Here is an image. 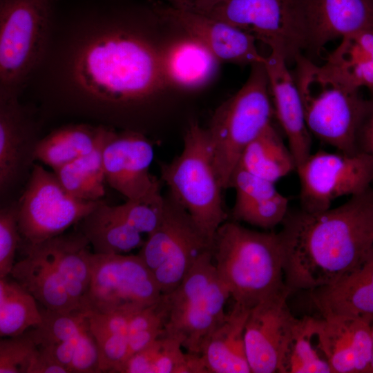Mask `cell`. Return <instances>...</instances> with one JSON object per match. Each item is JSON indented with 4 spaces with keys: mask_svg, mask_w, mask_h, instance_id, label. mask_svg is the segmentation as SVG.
<instances>
[{
    "mask_svg": "<svg viewBox=\"0 0 373 373\" xmlns=\"http://www.w3.org/2000/svg\"><path fill=\"white\" fill-rule=\"evenodd\" d=\"M165 196L161 193V182L139 198L128 199L113 206L115 213L141 233H152L163 216Z\"/></svg>",
    "mask_w": 373,
    "mask_h": 373,
    "instance_id": "cell-34",
    "label": "cell"
},
{
    "mask_svg": "<svg viewBox=\"0 0 373 373\" xmlns=\"http://www.w3.org/2000/svg\"><path fill=\"white\" fill-rule=\"evenodd\" d=\"M322 317L348 316L373 321V249L335 283L309 291Z\"/></svg>",
    "mask_w": 373,
    "mask_h": 373,
    "instance_id": "cell-20",
    "label": "cell"
},
{
    "mask_svg": "<svg viewBox=\"0 0 373 373\" xmlns=\"http://www.w3.org/2000/svg\"><path fill=\"white\" fill-rule=\"evenodd\" d=\"M287 197L278 193L261 200L233 207L235 221H242L265 229H269L283 222L289 212Z\"/></svg>",
    "mask_w": 373,
    "mask_h": 373,
    "instance_id": "cell-35",
    "label": "cell"
},
{
    "mask_svg": "<svg viewBox=\"0 0 373 373\" xmlns=\"http://www.w3.org/2000/svg\"><path fill=\"white\" fill-rule=\"evenodd\" d=\"M282 224L286 285L309 291L332 284L356 268L372 247L373 184L336 208L289 211Z\"/></svg>",
    "mask_w": 373,
    "mask_h": 373,
    "instance_id": "cell-1",
    "label": "cell"
},
{
    "mask_svg": "<svg viewBox=\"0 0 373 373\" xmlns=\"http://www.w3.org/2000/svg\"><path fill=\"white\" fill-rule=\"evenodd\" d=\"M155 10L161 18L201 41L220 61L251 66L266 60L258 52L253 35L226 22L173 4Z\"/></svg>",
    "mask_w": 373,
    "mask_h": 373,
    "instance_id": "cell-15",
    "label": "cell"
},
{
    "mask_svg": "<svg viewBox=\"0 0 373 373\" xmlns=\"http://www.w3.org/2000/svg\"><path fill=\"white\" fill-rule=\"evenodd\" d=\"M278 372L332 373L322 316L294 318L282 346Z\"/></svg>",
    "mask_w": 373,
    "mask_h": 373,
    "instance_id": "cell-24",
    "label": "cell"
},
{
    "mask_svg": "<svg viewBox=\"0 0 373 373\" xmlns=\"http://www.w3.org/2000/svg\"><path fill=\"white\" fill-rule=\"evenodd\" d=\"M28 245L38 251L54 267L70 297L82 309L90 283L93 253L85 236L79 230Z\"/></svg>",
    "mask_w": 373,
    "mask_h": 373,
    "instance_id": "cell-22",
    "label": "cell"
},
{
    "mask_svg": "<svg viewBox=\"0 0 373 373\" xmlns=\"http://www.w3.org/2000/svg\"><path fill=\"white\" fill-rule=\"evenodd\" d=\"M370 324H371V329H372V341H373V321L371 322ZM370 373H373V351H372V356Z\"/></svg>",
    "mask_w": 373,
    "mask_h": 373,
    "instance_id": "cell-44",
    "label": "cell"
},
{
    "mask_svg": "<svg viewBox=\"0 0 373 373\" xmlns=\"http://www.w3.org/2000/svg\"><path fill=\"white\" fill-rule=\"evenodd\" d=\"M27 373H68V371L47 352L37 347Z\"/></svg>",
    "mask_w": 373,
    "mask_h": 373,
    "instance_id": "cell-43",
    "label": "cell"
},
{
    "mask_svg": "<svg viewBox=\"0 0 373 373\" xmlns=\"http://www.w3.org/2000/svg\"><path fill=\"white\" fill-rule=\"evenodd\" d=\"M323 66L349 86L360 89L366 87L373 91V59L363 61L343 68Z\"/></svg>",
    "mask_w": 373,
    "mask_h": 373,
    "instance_id": "cell-41",
    "label": "cell"
},
{
    "mask_svg": "<svg viewBox=\"0 0 373 373\" xmlns=\"http://www.w3.org/2000/svg\"><path fill=\"white\" fill-rule=\"evenodd\" d=\"M19 235L16 202L0 211V278L8 277L11 273Z\"/></svg>",
    "mask_w": 373,
    "mask_h": 373,
    "instance_id": "cell-39",
    "label": "cell"
},
{
    "mask_svg": "<svg viewBox=\"0 0 373 373\" xmlns=\"http://www.w3.org/2000/svg\"><path fill=\"white\" fill-rule=\"evenodd\" d=\"M242 86L215 111L207 128L214 164L224 189L245 148L271 124L274 111L264 63L251 66Z\"/></svg>",
    "mask_w": 373,
    "mask_h": 373,
    "instance_id": "cell-6",
    "label": "cell"
},
{
    "mask_svg": "<svg viewBox=\"0 0 373 373\" xmlns=\"http://www.w3.org/2000/svg\"><path fill=\"white\" fill-rule=\"evenodd\" d=\"M106 128L83 124L59 128L38 141L35 160L55 171L91 151Z\"/></svg>",
    "mask_w": 373,
    "mask_h": 373,
    "instance_id": "cell-29",
    "label": "cell"
},
{
    "mask_svg": "<svg viewBox=\"0 0 373 373\" xmlns=\"http://www.w3.org/2000/svg\"><path fill=\"white\" fill-rule=\"evenodd\" d=\"M230 187L233 188L236 192L233 207L253 203L279 193L275 182L258 176L239 166L231 175Z\"/></svg>",
    "mask_w": 373,
    "mask_h": 373,
    "instance_id": "cell-38",
    "label": "cell"
},
{
    "mask_svg": "<svg viewBox=\"0 0 373 373\" xmlns=\"http://www.w3.org/2000/svg\"><path fill=\"white\" fill-rule=\"evenodd\" d=\"M301 209L325 211L337 198L356 195L373 184V160L361 153L319 151L297 169Z\"/></svg>",
    "mask_w": 373,
    "mask_h": 373,
    "instance_id": "cell-13",
    "label": "cell"
},
{
    "mask_svg": "<svg viewBox=\"0 0 373 373\" xmlns=\"http://www.w3.org/2000/svg\"><path fill=\"white\" fill-rule=\"evenodd\" d=\"M372 248L373 249V236H372Z\"/></svg>",
    "mask_w": 373,
    "mask_h": 373,
    "instance_id": "cell-46",
    "label": "cell"
},
{
    "mask_svg": "<svg viewBox=\"0 0 373 373\" xmlns=\"http://www.w3.org/2000/svg\"><path fill=\"white\" fill-rule=\"evenodd\" d=\"M41 322L35 297L13 278H0V336H17Z\"/></svg>",
    "mask_w": 373,
    "mask_h": 373,
    "instance_id": "cell-32",
    "label": "cell"
},
{
    "mask_svg": "<svg viewBox=\"0 0 373 373\" xmlns=\"http://www.w3.org/2000/svg\"><path fill=\"white\" fill-rule=\"evenodd\" d=\"M10 276L30 293L44 308L57 312L82 309L68 293L54 267L34 247L15 263Z\"/></svg>",
    "mask_w": 373,
    "mask_h": 373,
    "instance_id": "cell-26",
    "label": "cell"
},
{
    "mask_svg": "<svg viewBox=\"0 0 373 373\" xmlns=\"http://www.w3.org/2000/svg\"><path fill=\"white\" fill-rule=\"evenodd\" d=\"M163 296L166 333L180 339L188 352L200 355L206 338L224 319V305L231 296L217 272L212 251L202 255L180 285Z\"/></svg>",
    "mask_w": 373,
    "mask_h": 373,
    "instance_id": "cell-8",
    "label": "cell"
},
{
    "mask_svg": "<svg viewBox=\"0 0 373 373\" xmlns=\"http://www.w3.org/2000/svg\"><path fill=\"white\" fill-rule=\"evenodd\" d=\"M291 291L285 285L250 309L245 342L253 373L278 372L282 346L294 318L287 305Z\"/></svg>",
    "mask_w": 373,
    "mask_h": 373,
    "instance_id": "cell-14",
    "label": "cell"
},
{
    "mask_svg": "<svg viewBox=\"0 0 373 373\" xmlns=\"http://www.w3.org/2000/svg\"><path fill=\"white\" fill-rule=\"evenodd\" d=\"M370 93V97L365 99L356 135V146L358 153L373 160V92Z\"/></svg>",
    "mask_w": 373,
    "mask_h": 373,
    "instance_id": "cell-42",
    "label": "cell"
},
{
    "mask_svg": "<svg viewBox=\"0 0 373 373\" xmlns=\"http://www.w3.org/2000/svg\"><path fill=\"white\" fill-rule=\"evenodd\" d=\"M93 28L78 39L67 61L69 84L80 95L119 106L146 101L167 85L161 50L148 39L117 21Z\"/></svg>",
    "mask_w": 373,
    "mask_h": 373,
    "instance_id": "cell-2",
    "label": "cell"
},
{
    "mask_svg": "<svg viewBox=\"0 0 373 373\" xmlns=\"http://www.w3.org/2000/svg\"><path fill=\"white\" fill-rule=\"evenodd\" d=\"M111 129L106 130L88 153L53 171L64 188L73 197L90 202L102 200L105 194L103 150Z\"/></svg>",
    "mask_w": 373,
    "mask_h": 373,
    "instance_id": "cell-31",
    "label": "cell"
},
{
    "mask_svg": "<svg viewBox=\"0 0 373 373\" xmlns=\"http://www.w3.org/2000/svg\"><path fill=\"white\" fill-rule=\"evenodd\" d=\"M182 342L165 333L124 363L120 373H208L200 355L184 353Z\"/></svg>",
    "mask_w": 373,
    "mask_h": 373,
    "instance_id": "cell-28",
    "label": "cell"
},
{
    "mask_svg": "<svg viewBox=\"0 0 373 373\" xmlns=\"http://www.w3.org/2000/svg\"><path fill=\"white\" fill-rule=\"evenodd\" d=\"M370 59H373V32L363 30L342 38L324 65L343 68Z\"/></svg>",
    "mask_w": 373,
    "mask_h": 373,
    "instance_id": "cell-36",
    "label": "cell"
},
{
    "mask_svg": "<svg viewBox=\"0 0 373 373\" xmlns=\"http://www.w3.org/2000/svg\"><path fill=\"white\" fill-rule=\"evenodd\" d=\"M287 64L282 53L271 50L264 65L274 111L287 137L297 169L312 154V138L305 121L303 102Z\"/></svg>",
    "mask_w": 373,
    "mask_h": 373,
    "instance_id": "cell-18",
    "label": "cell"
},
{
    "mask_svg": "<svg viewBox=\"0 0 373 373\" xmlns=\"http://www.w3.org/2000/svg\"><path fill=\"white\" fill-rule=\"evenodd\" d=\"M250 309L234 303L224 319L204 340L200 356L208 373H250L245 329Z\"/></svg>",
    "mask_w": 373,
    "mask_h": 373,
    "instance_id": "cell-23",
    "label": "cell"
},
{
    "mask_svg": "<svg viewBox=\"0 0 373 373\" xmlns=\"http://www.w3.org/2000/svg\"><path fill=\"white\" fill-rule=\"evenodd\" d=\"M99 356L96 340L87 321L79 333L69 371L75 373L99 372Z\"/></svg>",
    "mask_w": 373,
    "mask_h": 373,
    "instance_id": "cell-40",
    "label": "cell"
},
{
    "mask_svg": "<svg viewBox=\"0 0 373 373\" xmlns=\"http://www.w3.org/2000/svg\"><path fill=\"white\" fill-rule=\"evenodd\" d=\"M212 254L234 302L249 309L286 285L280 232H260L226 221L216 233Z\"/></svg>",
    "mask_w": 373,
    "mask_h": 373,
    "instance_id": "cell-3",
    "label": "cell"
},
{
    "mask_svg": "<svg viewBox=\"0 0 373 373\" xmlns=\"http://www.w3.org/2000/svg\"><path fill=\"white\" fill-rule=\"evenodd\" d=\"M211 242L190 215L168 193L157 227L138 256L152 271L162 294L173 291L197 260L212 251Z\"/></svg>",
    "mask_w": 373,
    "mask_h": 373,
    "instance_id": "cell-10",
    "label": "cell"
},
{
    "mask_svg": "<svg viewBox=\"0 0 373 373\" xmlns=\"http://www.w3.org/2000/svg\"><path fill=\"white\" fill-rule=\"evenodd\" d=\"M370 92H373V91H370Z\"/></svg>",
    "mask_w": 373,
    "mask_h": 373,
    "instance_id": "cell-47",
    "label": "cell"
},
{
    "mask_svg": "<svg viewBox=\"0 0 373 373\" xmlns=\"http://www.w3.org/2000/svg\"><path fill=\"white\" fill-rule=\"evenodd\" d=\"M307 49L318 55L329 41L363 30L373 32V0H299Z\"/></svg>",
    "mask_w": 373,
    "mask_h": 373,
    "instance_id": "cell-17",
    "label": "cell"
},
{
    "mask_svg": "<svg viewBox=\"0 0 373 373\" xmlns=\"http://www.w3.org/2000/svg\"><path fill=\"white\" fill-rule=\"evenodd\" d=\"M160 175L168 193L213 242L227 215L222 195L224 189L214 164L207 128L191 122L184 135L180 154L160 164Z\"/></svg>",
    "mask_w": 373,
    "mask_h": 373,
    "instance_id": "cell-4",
    "label": "cell"
},
{
    "mask_svg": "<svg viewBox=\"0 0 373 373\" xmlns=\"http://www.w3.org/2000/svg\"><path fill=\"white\" fill-rule=\"evenodd\" d=\"M152 144L135 131L111 130L103 150V166L107 184L128 199L146 193L160 182L151 174Z\"/></svg>",
    "mask_w": 373,
    "mask_h": 373,
    "instance_id": "cell-16",
    "label": "cell"
},
{
    "mask_svg": "<svg viewBox=\"0 0 373 373\" xmlns=\"http://www.w3.org/2000/svg\"><path fill=\"white\" fill-rule=\"evenodd\" d=\"M294 75L311 133L337 151L357 152L356 135L365 99L354 88L301 55Z\"/></svg>",
    "mask_w": 373,
    "mask_h": 373,
    "instance_id": "cell-5",
    "label": "cell"
},
{
    "mask_svg": "<svg viewBox=\"0 0 373 373\" xmlns=\"http://www.w3.org/2000/svg\"><path fill=\"white\" fill-rule=\"evenodd\" d=\"M238 166L275 183L296 170L289 146L271 124L245 148Z\"/></svg>",
    "mask_w": 373,
    "mask_h": 373,
    "instance_id": "cell-30",
    "label": "cell"
},
{
    "mask_svg": "<svg viewBox=\"0 0 373 373\" xmlns=\"http://www.w3.org/2000/svg\"><path fill=\"white\" fill-rule=\"evenodd\" d=\"M173 5L241 29L294 62L307 49L299 0H179Z\"/></svg>",
    "mask_w": 373,
    "mask_h": 373,
    "instance_id": "cell-7",
    "label": "cell"
},
{
    "mask_svg": "<svg viewBox=\"0 0 373 373\" xmlns=\"http://www.w3.org/2000/svg\"><path fill=\"white\" fill-rule=\"evenodd\" d=\"M323 318L332 373H370L373 351L370 323L348 316Z\"/></svg>",
    "mask_w": 373,
    "mask_h": 373,
    "instance_id": "cell-21",
    "label": "cell"
},
{
    "mask_svg": "<svg viewBox=\"0 0 373 373\" xmlns=\"http://www.w3.org/2000/svg\"><path fill=\"white\" fill-rule=\"evenodd\" d=\"M42 322L28 332L38 347L46 348L77 337L87 321V311L41 310Z\"/></svg>",
    "mask_w": 373,
    "mask_h": 373,
    "instance_id": "cell-33",
    "label": "cell"
},
{
    "mask_svg": "<svg viewBox=\"0 0 373 373\" xmlns=\"http://www.w3.org/2000/svg\"><path fill=\"white\" fill-rule=\"evenodd\" d=\"M161 59L166 84L185 89L207 84L216 74L220 61L206 46L191 36L161 50Z\"/></svg>",
    "mask_w": 373,
    "mask_h": 373,
    "instance_id": "cell-25",
    "label": "cell"
},
{
    "mask_svg": "<svg viewBox=\"0 0 373 373\" xmlns=\"http://www.w3.org/2000/svg\"><path fill=\"white\" fill-rule=\"evenodd\" d=\"M167 1H170L171 3H173L179 0H167Z\"/></svg>",
    "mask_w": 373,
    "mask_h": 373,
    "instance_id": "cell-45",
    "label": "cell"
},
{
    "mask_svg": "<svg viewBox=\"0 0 373 373\" xmlns=\"http://www.w3.org/2000/svg\"><path fill=\"white\" fill-rule=\"evenodd\" d=\"M79 223V231L96 254L127 253L141 248L144 242L142 233L122 220L113 206L103 200Z\"/></svg>",
    "mask_w": 373,
    "mask_h": 373,
    "instance_id": "cell-27",
    "label": "cell"
},
{
    "mask_svg": "<svg viewBox=\"0 0 373 373\" xmlns=\"http://www.w3.org/2000/svg\"><path fill=\"white\" fill-rule=\"evenodd\" d=\"M37 346L28 332L0 342V373H27Z\"/></svg>",
    "mask_w": 373,
    "mask_h": 373,
    "instance_id": "cell-37",
    "label": "cell"
},
{
    "mask_svg": "<svg viewBox=\"0 0 373 373\" xmlns=\"http://www.w3.org/2000/svg\"><path fill=\"white\" fill-rule=\"evenodd\" d=\"M90 267L83 310L108 313L129 305L144 307L162 296L152 271L138 255L93 252Z\"/></svg>",
    "mask_w": 373,
    "mask_h": 373,
    "instance_id": "cell-12",
    "label": "cell"
},
{
    "mask_svg": "<svg viewBox=\"0 0 373 373\" xmlns=\"http://www.w3.org/2000/svg\"><path fill=\"white\" fill-rule=\"evenodd\" d=\"M54 0H0V93L17 94L45 52Z\"/></svg>",
    "mask_w": 373,
    "mask_h": 373,
    "instance_id": "cell-9",
    "label": "cell"
},
{
    "mask_svg": "<svg viewBox=\"0 0 373 373\" xmlns=\"http://www.w3.org/2000/svg\"><path fill=\"white\" fill-rule=\"evenodd\" d=\"M39 140L18 95L0 93V189L4 193L35 160Z\"/></svg>",
    "mask_w": 373,
    "mask_h": 373,
    "instance_id": "cell-19",
    "label": "cell"
},
{
    "mask_svg": "<svg viewBox=\"0 0 373 373\" xmlns=\"http://www.w3.org/2000/svg\"><path fill=\"white\" fill-rule=\"evenodd\" d=\"M90 202L71 195L54 172L34 164L18 205L20 235L28 245L59 236L79 223L102 201Z\"/></svg>",
    "mask_w": 373,
    "mask_h": 373,
    "instance_id": "cell-11",
    "label": "cell"
}]
</instances>
